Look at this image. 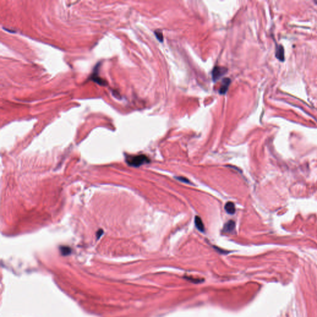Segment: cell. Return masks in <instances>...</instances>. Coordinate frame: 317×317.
<instances>
[{
    "mask_svg": "<svg viewBox=\"0 0 317 317\" xmlns=\"http://www.w3.org/2000/svg\"><path fill=\"white\" fill-rule=\"evenodd\" d=\"M227 70L222 66H216L213 69L212 71V77L214 81L218 80L220 77H222L227 73Z\"/></svg>",
    "mask_w": 317,
    "mask_h": 317,
    "instance_id": "obj_2",
    "label": "cell"
},
{
    "mask_svg": "<svg viewBox=\"0 0 317 317\" xmlns=\"http://www.w3.org/2000/svg\"><path fill=\"white\" fill-rule=\"evenodd\" d=\"M155 33H156V36L157 38L158 37V36L160 37V39H159V40H160V41H162V40H163V36H162V32H157H157H155Z\"/></svg>",
    "mask_w": 317,
    "mask_h": 317,
    "instance_id": "obj_10",
    "label": "cell"
},
{
    "mask_svg": "<svg viewBox=\"0 0 317 317\" xmlns=\"http://www.w3.org/2000/svg\"><path fill=\"white\" fill-rule=\"evenodd\" d=\"M225 210L229 214H233L236 212L235 204L232 202H227L225 205Z\"/></svg>",
    "mask_w": 317,
    "mask_h": 317,
    "instance_id": "obj_6",
    "label": "cell"
},
{
    "mask_svg": "<svg viewBox=\"0 0 317 317\" xmlns=\"http://www.w3.org/2000/svg\"><path fill=\"white\" fill-rule=\"evenodd\" d=\"M235 227H236L235 222L233 221V220H229V221H228L225 224L223 230L225 232H230L234 230V229H235Z\"/></svg>",
    "mask_w": 317,
    "mask_h": 317,
    "instance_id": "obj_5",
    "label": "cell"
},
{
    "mask_svg": "<svg viewBox=\"0 0 317 317\" xmlns=\"http://www.w3.org/2000/svg\"><path fill=\"white\" fill-rule=\"evenodd\" d=\"M177 180H178L179 181L184 182V183H190V182H189V180H188V179L186 178H184V177H178V178H177Z\"/></svg>",
    "mask_w": 317,
    "mask_h": 317,
    "instance_id": "obj_9",
    "label": "cell"
},
{
    "mask_svg": "<svg viewBox=\"0 0 317 317\" xmlns=\"http://www.w3.org/2000/svg\"><path fill=\"white\" fill-rule=\"evenodd\" d=\"M60 250H61V254L64 256L68 255V254H70L71 252V250L70 248H69L68 246H61L60 248Z\"/></svg>",
    "mask_w": 317,
    "mask_h": 317,
    "instance_id": "obj_8",
    "label": "cell"
},
{
    "mask_svg": "<svg viewBox=\"0 0 317 317\" xmlns=\"http://www.w3.org/2000/svg\"><path fill=\"white\" fill-rule=\"evenodd\" d=\"M195 224L198 230L201 232H204V224L202 221V219L198 216H196L195 218Z\"/></svg>",
    "mask_w": 317,
    "mask_h": 317,
    "instance_id": "obj_7",
    "label": "cell"
},
{
    "mask_svg": "<svg viewBox=\"0 0 317 317\" xmlns=\"http://www.w3.org/2000/svg\"><path fill=\"white\" fill-rule=\"evenodd\" d=\"M230 82L231 81L229 78H225L223 79V81H222L221 86H220L219 89V93L220 94L223 95L226 93V92L227 91V90H228L229 87L230 86Z\"/></svg>",
    "mask_w": 317,
    "mask_h": 317,
    "instance_id": "obj_4",
    "label": "cell"
},
{
    "mask_svg": "<svg viewBox=\"0 0 317 317\" xmlns=\"http://www.w3.org/2000/svg\"><path fill=\"white\" fill-rule=\"evenodd\" d=\"M276 57L278 58L280 61H284L285 59L284 57V47L281 45H279L276 46Z\"/></svg>",
    "mask_w": 317,
    "mask_h": 317,
    "instance_id": "obj_3",
    "label": "cell"
},
{
    "mask_svg": "<svg viewBox=\"0 0 317 317\" xmlns=\"http://www.w3.org/2000/svg\"><path fill=\"white\" fill-rule=\"evenodd\" d=\"M315 3H316V4H317V1H315Z\"/></svg>",
    "mask_w": 317,
    "mask_h": 317,
    "instance_id": "obj_11",
    "label": "cell"
},
{
    "mask_svg": "<svg viewBox=\"0 0 317 317\" xmlns=\"http://www.w3.org/2000/svg\"><path fill=\"white\" fill-rule=\"evenodd\" d=\"M127 162L133 167H140L141 165L150 162L149 158L145 155L129 156L127 158Z\"/></svg>",
    "mask_w": 317,
    "mask_h": 317,
    "instance_id": "obj_1",
    "label": "cell"
}]
</instances>
